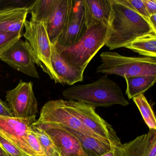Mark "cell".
Masks as SVG:
<instances>
[{
	"label": "cell",
	"mask_w": 156,
	"mask_h": 156,
	"mask_svg": "<svg viewBox=\"0 0 156 156\" xmlns=\"http://www.w3.org/2000/svg\"><path fill=\"white\" fill-rule=\"evenodd\" d=\"M110 1L112 11L105 44L109 50L125 47L142 36L156 33V29L137 12L127 0Z\"/></svg>",
	"instance_id": "1"
},
{
	"label": "cell",
	"mask_w": 156,
	"mask_h": 156,
	"mask_svg": "<svg viewBox=\"0 0 156 156\" xmlns=\"http://www.w3.org/2000/svg\"><path fill=\"white\" fill-rule=\"evenodd\" d=\"M63 95L68 100L80 101L94 108L129 104L118 85L107 74L91 83L71 87L63 92Z\"/></svg>",
	"instance_id": "2"
},
{
	"label": "cell",
	"mask_w": 156,
	"mask_h": 156,
	"mask_svg": "<svg viewBox=\"0 0 156 156\" xmlns=\"http://www.w3.org/2000/svg\"><path fill=\"white\" fill-rule=\"evenodd\" d=\"M108 27L94 23L74 45L57 51L67 64L76 69L84 71L98 51L105 45Z\"/></svg>",
	"instance_id": "3"
},
{
	"label": "cell",
	"mask_w": 156,
	"mask_h": 156,
	"mask_svg": "<svg viewBox=\"0 0 156 156\" xmlns=\"http://www.w3.org/2000/svg\"><path fill=\"white\" fill-rule=\"evenodd\" d=\"M101 64L97 72L123 77L138 76H156V58L129 57L116 52L105 51L100 55Z\"/></svg>",
	"instance_id": "4"
},
{
	"label": "cell",
	"mask_w": 156,
	"mask_h": 156,
	"mask_svg": "<svg viewBox=\"0 0 156 156\" xmlns=\"http://www.w3.org/2000/svg\"><path fill=\"white\" fill-rule=\"evenodd\" d=\"M24 28L25 32L23 36L31 47L35 64L41 68L43 71L56 83L61 84L52 66V44L47 34L45 23L26 20Z\"/></svg>",
	"instance_id": "5"
},
{
	"label": "cell",
	"mask_w": 156,
	"mask_h": 156,
	"mask_svg": "<svg viewBox=\"0 0 156 156\" xmlns=\"http://www.w3.org/2000/svg\"><path fill=\"white\" fill-rule=\"evenodd\" d=\"M65 104L68 110L89 130L113 146H122L112 126L96 112L95 108L73 100H65Z\"/></svg>",
	"instance_id": "6"
},
{
	"label": "cell",
	"mask_w": 156,
	"mask_h": 156,
	"mask_svg": "<svg viewBox=\"0 0 156 156\" xmlns=\"http://www.w3.org/2000/svg\"><path fill=\"white\" fill-rule=\"evenodd\" d=\"M42 124H55L62 126L105 141L89 130L72 114L66 108L63 99L48 101L43 106L39 119L33 125Z\"/></svg>",
	"instance_id": "7"
},
{
	"label": "cell",
	"mask_w": 156,
	"mask_h": 156,
	"mask_svg": "<svg viewBox=\"0 0 156 156\" xmlns=\"http://www.w3.org/2000/svg\"><path fill=\"white\" fill-rule=\"evenodd\" d=\"M84 0H71L65 25L54 46L57 51L77 43L88 29Z\"/></svg>",
	"instance_id": "8"
},
{
	"label": "cell",
	"mask_w": 156,
	"mask_h": 156,
	"mask_svg": "<svg viewBox=\"0 0 156 156\" xmlns=\"http://www.w3.org/2000/svg\"><path fill=\"white\" fill-rule=\"evenodd\" d=\"M36 117L19 118L0 116V136L16 146L27 156H37L28 142L27 132L36 121Z\"/></svg>",
	"instance_id": "9"
},
{
	"label": "cell",
	"mask_w": 156,
	"mask_h": 156,
	"mask_svg": "<svg viewBox=\"0 0 156 156\" xmlns=\"http://www.w3.org/2000/svg\"><path fill=\"white\" fill-rule=\"evenodd\" d=\"M6 99L15 117L27 118L35 116L38 113V103L32 82L20 80L15 88L7 91Z\"/></svg>",
	"instance_id": "10"
},
{
	"label": "cell",
	"mask_w": 156,
	"mask_h": 156,
	"mask_svg": "<svg viewBox=\"0 0 156 156\" xmlns=\"http://www.w3.org/2000/svg\"><path fill=\"white\" fill-rule=\"evenodd\" d=\"M0 60L24 74L40 78L33 53L28 41L20 39L16 41L0 55Z\"/></svg>",
	"instance_id": "11"
},
{
	"label": "cell",
	"mask_w": 156,
	"mask_h": 156,
	"mask_svg": "<svg viewBox=\"0 0 156 156\" xmlns=\"http://www.w3.org/2000/svg\"><path fill=\"white\" fill-rule=\"evenodd\" d=\"M42 129L51 140L58 156H86L78 139L59 125L42 124Z\"/></svg>",
	"instance_id": "12"
},
{
	"label": "cell",
	"mask_w": 156,
	"mask_h": 156,
	"mask_svg": "<svg viewBox=\"0 0 156 156\" xmlns=\"http://www.w3.org/2000/svg\"><path fill=\"white\" fill-rule=\"evenodd\" d=\"M29 13L27 7H15L0 10V30L23 34L24 23Z\"/></svg>",
	"instance_id": "13"
},
{
	"label": "cell",
	"mask_w": 156,
	"mask_h": 156,
	"mask_svg": "<svg viewBox=\"0 0 156 156\" xmlns=\"http://www.w3.org/2000/svg\"><path fill=\"white\" fill-rule=\"evenodd\" d=\"M71 0H57L54 8L45 23L51 43L55 45L67 20Z\"/></svg>",
	"instance_id": "14"
},
{
	"label": "cell",
	"mask_w": 156,
	"mask_h": 156,
	"mask_svg": "<svg viewBox=\"0 0 156 156\" xmlns=\"http://www.w3.org/2000/svg\"><path fill=\"white\" fill-rule=\"evenodd\" d=\"M124 156H156V129L122 144Z\"/></svg>",
	"instance_id": "15"
},
{
	"label": "cell",
	"mask_w": 156,
	"mask_h": 156,
	"mask_svg": "<svg viewBox=\"0 0 156 156\" xmlns=\"http://www.w3.org/2000/svg\"><path fill=\"white\" fill-rule=\"evenodd\" d=\"M51 61L53 68L60 79L61 84L73 85L78 82H83L84 71L76 69L67 64L52 44Z\"/></svg>",
	"instance_id": "16"
},
{
	"label": "cell",
	"mask_w": 156,
	"mask_h": 156,
	"mask_svg": "<svg viewBox=\"0 0 156 156\" xmlns=\"http://www.w3.org/2000/svg\"><path fill=\"white\" fill-rule=\"evenodd\" d=\"M88 27L93 23L108 27L112 6L110 0H84Z\"/></svg>",
	"instance_id": "17"
},
{
	"label": "cell",
	"mask_w": 156,
	"mask_h": 156,
	"mask_svg": "<svg viewBox=\"0 0 156 156\" xmlns=\"http://www.w3.org/2000/svg\"><path fill=\"white\" fill-rule=\"evenodd\" d=\"M78 139L86 156H101L109 151L113 145L91 136L62 126Z\"/></svg>",
	"instance_id": "18"
},
{
	"label": "cell",
	"mask_w": 156,
	"mask_h": 156,
	"mask_svg": "<svg viewBox=\"0 0 156 156\" xmlns=\"http://www.w3.org/2000/svg\"><path fill=\"white\" fill-rule=\"evenodd\" d=\"M126 83V94L129 99L142 94L154 85L156 76H138L124 77Z\"/></svg>",
	"instance_id": "19"
},
{
	"label": "cell",
	"mask_w": 156,
	"mask_h": 156,
	"mask_svg": "<svg viewBox=\"0 0 156 156\" xmlns=\"http://www.w3.org/2000/svg\"><path fill=\"white\" fill-rule=\"evenodd\" d=\"M145 57H156V33L142 36L125 47Z\"/></svg>",
	"instance_id": "20"
},
{
	"label": "cell",
	"mask_w": 156,
	"mask_h": 156,
	"mask_svg": "<svg viewBox=\"0 0 156 156\" xmlns=\"http://www.w3.org/2000/svg\"><path fill=\"white\" fill-rule=\"evenodd\" d=\"M57 0H37L28 7L31 15L30 20L46 23Z\"/></svg>",
	"instance_id": "21"
},
{
	"label": "cell",
	"mask_w": 156,
	"mask_h": 156,
	"mask_svg": "<svg viewBox=\"0 0 156 156\" xmlns=\"http://www.w3.org/2000/svg\"><path fill=\"white\" fill-rule=\"evenodd\" d=\"M149 129H156V120L155 115L149 103L143 94L133 98Z\"/></svg>",
	"instance_id": "22"
},
{
	"label": "cell",
	"mask_w": 156,
	"mask_h": 156,
	"mask_svg": "<svg viewBox=\"0 0 156 156\" xmlns=\"http://www.w3.org/2000/svg\"><path fill=\"white\" fill-rule=\"evenodd\" d=\"M32 129L46 156H58L53 143L46 132L37 125H33Z\"/></svg>",
	"instance_id": "23"
},
{
	"label": "cell",
	"mask_w": 156,
	"mask_h": 156,
	"mask_svg": "<svg viewBox=\"0 0 156 156\" xmlns=\"http://www.w3.org/2000/svg\"><path fill=\"white\" fill-rule=\"evenodd\" d=\"M23 34L0 30V55L21 39Z\"/></svg>",
	"instance_id": "24"
},
{
	"label": "cell",
	"mask_w": 156,
	"mask_h": 156,
	"mask_svg": "<svg viewBox=\"0 0 156 156\" xmlns=\"http://www.w3.org/2000/svg\"><path fill=\"white\" fill-rule=\"evenodd\" d=\"M0 147L10 156H25L24 153L22 152L12 143L0 136Z\"/></svg>",
	"instance_id": "25"
},
{
	"label": "cell",
	"mask_w": 156,
	"mask_h": 156,
	"mask_svg": "<svg viewBox=\"0 0 156 156\" xmlns=\"http://www.w3.org/2000/svg\"><path fill=\"white\" fill-rule=\"evenodd\" d=\"M127 1L137 12L149 20L150 16L146 9L143 0H127Z\"/></svg>",
	"instance_id": "26"
},
{
	"label": "cell",
	"mask_w": 156,
	"mask_h": 156,
	"mask_svg": "<svg viewBox=\"0 0 156 156\" xmlns=\"http://www.w3.org/2000/svg\"><path fill=\"white\" fill-rule=\"evenodd\" d=\"M0 116L14 117L11 110L7 103L0 98Z\"/></svg>",
	"instance_id": "27"
},
{
	"label": "cell",
	"mask_w": 156,
	"mask_h": 156,
	"mask_svg": "<svg viewBox=\"0 0 156 156\" xmlns=\"http://www.w3.org/2000/svg\"><path fill=\"white\" fill-rule=\"evenodd\" d=\"M143 2L149 16L156 14V0H143Z\"/></svg>",
	"instance_id": "28"
},
{
	"label": "cell",
	"mask_w": 156,
	"mask_h": 156,
	"mask_svg": "<svg viewBox=\"0 0 156 156\" xmlns=\"http://www.w3.org/2000/svg\"><path fill=\"white\" fill-rule=\"evenodd\" d=\"M101 156H124L122 146H113L109 151Z\"/></svg>",
	"instance_id": "29"
},
{
	"label": "cell",
	"mask_w": 156,
	"mask_h": 156,
	"mask_svg": "<svg viewBox=\"0 0 156 156\" xmlns=\"http://www.w3.org/2000/svg\"><path fill=\"white\" fill-rule=\"evenodd\" d=\"M149 21L153 27L156 29V14H153L150 16L149 18Z\"/></svg>",
	"instance_id": "30"
},
{
	"label": "cell",
	"mask_w": 156,
	"mask_h": 156,
	"mask_svg": "<svg viewBox=\"0 0 156 156\" xmlns=\"http://www.w3.org/2000/svg\"><path fill=\"white\" fill-rule=\"evenodd\" d=\"M0 156H10L0 147Z\"/></svg>",
	"instance_id": "31"
},
{
	"label": "cell",
	"mask_w": 156,
	"mask_h": 156,
	"mask_svg": "<svg viewBox=\"0 0 156 156\" xmlns=\"http://www.w3.org/2000/svg\"><path fill=\"white\" fill-rule=\"evenodd\" d=\"M0 2H1V1H0Z\"/></svg>",
	"instance_id": "32"
},
{
	"label": "cell",
	"mask_w": 156,
	"mask_h": 156,
	"mask_svg": "<svg viewBox=\"0 0 156 156\" xmlns=\"http://www.w3.org/2000/svg\"></svg>",
	"instance_id": "33"
}]
</instances>
